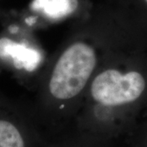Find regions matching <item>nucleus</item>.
<instances>
[{
    "instance_id": "obj_5",
    "label": "nucleus",
    "mask_w": 147,
    "mask_h": 147,
    "mask_svg": "<svg viewBox=\"0 0 147 147\" xmlns=\"http://www.w3.org/2000/svg\"><path fill=\"white\" fill-rule=\"evenodd\" d=\"M146 147H147V144H146Z\"/></svg>"
},
{
    "instance_id": "obj_3",
    "label": "nucleus",
    "mask_w": 147,
    "mask_h": 147,
    "mask_svg": "<svg viewBox=\"0 0 147 147\" xmlns=\"http://www.w3.org/2000/svg\"><path fill=\"white\" fill-rule=\"evenodd\" d=\"M78 6V0H34L31 7L49 18L59 19L72 14Z\"/></svg>"
},
{
    "instance_id": "obj_4",
    "label": "nucleus",
    "mask_w": 147,
    "mask_h": 147,
    "mask_svg": "<svg viewBox=\"0 0 147 147\" xmlns=\"http://www.w3.org/2000/svg\"><path fill=\"white\" fill-rule=\"evenodd\" d=\"M0 147H25L20 131L7 121L0 120Z\"/></svg>"
},
{
    "instance_id": "obj_2",
    "label": "nucleus",
    "mask_w": 147,
    "mask_h": 147,
    "mask_svg": "<svg viewBox=\"0 0 147 147\" xmlns=\"http://www.w3.org/2000/svg\"><path fill=\"white\" fill-rule=\"evenodd\" d=\"M147 90L145 74L137 69L121 72L107 69L98 74L92 84L91 93L96 101L108 106L135 104Z\"/></svg>"
},
{
    "instance_id": "obj_1",
    "label": "nucleus",
    "mask_w": 147,
    "mask_h": 147,
    "mask_svg": "<svg viewBox=\"0 0 147 147\" xmlns=\"http://www.w3.org/2000/svg\"><path fill=\"white\" fill-rule=\"evenodd\" d=\"M96 62L93 48L84 42H75L69 47L56 64L49 83L54 97L67 100L83 90Z\"/></svg>"
}]
</instances>
